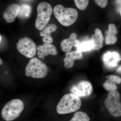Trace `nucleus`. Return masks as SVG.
<instances>
[{
    "instance_id": "19",
    "label": "nucleus",
    "mask_w": 121,
    "mask_h": 121,
    "mask_svg": "<svg viewBox=\"0 0 121 121\" xmlns=\"http://www.w3.org/2000/svg\"><path fill=\"white\" fill-rule=\"evenodd\" d=\"M90 118L86 113L78 111L74 114L73 117L69 121H90Z\"/></svg>"
},
{
    "instance_id": "17",
    "label": "nucleus",
    "mask_w": 121,
    "mask_h": 121,
    "mask_svg": "<svg viewBox=\"0 0 121 121\" xmlns=\"http://www.w3.org/2000/svg\"><path fill=\"white\" fill-rule=\"evenodd\" d=\"M31 12V8L29 5L24 4L20 6V11L17 16L20 19H27L30 16Z\"/></svg>"
},
{
    "instance_id": "8",
    "label": "nucleus",
    "mask_w": 121,
    "mask_h": 121,
    "mask_svg": "<svg viewBox=\"0 0 121 121\" xmlns=\"http://www.w3.org/2000/svg\"><path fill=\"white\" fill-rule=\"evenodd\" d=\"M93 91L91 83L86 80H82L74 84L71 87L70 92L79 97H86L91 95Z\"/></svg>"
},
{
    "instance_id": "23",
    "label": "nucleus",
    "mask_w": 121,
    "mask_h": 121,
    "mask_svg": "<svg viewBox=\"0 0 121 121\" xmlns=\"http://www.w3.org/2000/svg\"><path fill=\"white\" fill-rule=\"evenodd\" d=\"M98 6L102 8H104L107 6L108 0H94Z\"/></svg>"
},
{
    "instance_id": "6",
    "label": "nucleus",
    "mask_w": 121,
    "mask_h": 121,
    "mask_svg": "<svg viewBox=\"0 0 121 121\" xmlns=\"http://www.w3.org/2000/svg\"><path fill=\"white\" fill-rule=\"evenodd\" d=\"M120 95L117 91H111L104 101L105 107L111 114L115 117L121 116Z\"/></svg>"
},
{
    "instance_id": "26",
    "label": "nucleus",
    "mask_w": 121,
    "mask_h": 121,
    "mask_svg": "<svg viewBox=\"0 0 121 121\" xmlns=\"http://www.w3.org/2000/svg\"><path fill=\"white\" fill-rule=\"evenodd\" d=\"M0 42H1V35H0Z\"/></svg>"
},
{
    "instance_id": "4",
    "label": "nucleus",
    "mask_w": 121,
    "mask_h": 121,
    "mask_svg": "<svg viewBox=\"0 0 121 121\" xmlns=\"http://www.w3.org/2000/svg\"><path fill=\"white\" fill-rule=\"evenodd\" d=\"M48 69L46 64L37 58H32L26 67V76L34 78H43L47 75Z\"/></svg>"
},
{
    "instance_id": "27",
    "label": "nucleus",
    "mask_w": 121,
    "mask_h": 121,
    "mask_svg": "<svg viewBox=\"0 0 121 121\" xmlns=\"http://www.w3.org/2000/svg\"><path fill=\"white\" fill-rule=\"evenodd\" d=\"M120 15H121V11H120Z\"/></svg>"
},
{
    "instance_id": "25",
    "label": "nucleus",
    "mask_w": 121,
    "mask_h": 121,
    "mask_svg": "<svg viewBox=\"0 0 121 121\" xmlns=\"http://www.w3.org/2000/svg\"><path fill=\"white\" fill-rule=\"evenodd\" d=\"M2 60L0 58V65H2Z\"/></svg>"
},
{
    "instance_id": "15",
    "label": "nucleus",
    "mask_w": 121,
    "mask_h": 121,
    "mask_svg": "<svg viewBox=\"0 0 121 121\" xmlns=\"http://www.w3.org/2000/svg\"><path fill=\"white\" fill-rule=\"evenodd\" d=\"M108 28L105 32V43L107 45H113L117 42L116 35L117 34V29L114 24L112 23L109 24Z\"/></svg>"
},
{
    "instance_id": "10",
    "label": "nucleus",
    "mask_w": 121,
    "mask_h": 121,
    "mask_svg": "<svg viewBox=\"0 0 121 121\" xmlns=\"http://www.w3.org/2000/svg\"><path fill=\"white\" fill-rule=\"evenodd\" d=\"M37 55L40 59L44 60V57L49 55H56L58 52L56 48L50 43H44L43 45H39L37 48Z\"/></svg>"
},
{
    "instance_id": "18",
    "label": "nucleus",
    "mask_w": 121,
    "mask_h": 121,
    "mask_svg": "<svg viewBox=\"0 0 121 121\" xmlns=\"http://www.w3.org/2000/svg\"><path fill=\"white\" fill-rule=\"evenodd\" d=\"M94 44L90 39L89 41H84L81 43L79 46L77 47V50L79 52H86L93 50Z\"/></svg>"
},
{
    "instance_id": "14",
    "label": "nucleus",
    "mask_w": 121,
    "mask_h": 121,
    "mask_svg": "<svg viewBox=\"0 0 121 121\" xmlns=\"http://www.w3.org/2000/svg\"><path fill=\"white\" fill-rule=\"evenodd\" d=\"M57 26L54 24H50L47 25L45 27L41 30L40 35L43 37L42 40L45 43H51L53 42V39L52 37V33L54 32L57 29Z\"/></svg>"
},
{
    "instance_id": "3",
    "label": "nucleus",
    "mask_w": 121,
    "mask_h": 121,
    "mask_svg": "<svg viewBox=\"0 0 121 121\" xmlns=\"http://www.w3.org/2000/svg\"><path fill=\"white\" fill-rule=\"evenodd\" d=\"M23 102L21 99H12L5 104L1 111V116L6 121H12L20 115L24 109Z\"/></svg>"
},
{
    "instance_id": "11",
    "label": "nucleus",
    "mask_w": 121,
    "mask_h": 121,
    "mask_svg": "<svg viewBox=\"0 0 121 121\" xmlns=\"http://www.w3.org/2000/svg\"><path fill=\"white\" fill-rule=\"evenodd\" d=\"M20 9V6L17 4H12L7 7L3 13V17L7 23H12L15 20Z\"/></svg>"
},
{
    "instance_id": "9",
    "label": "nucleus",
    "mask_w": 121,
    "mask_h": 121,
    "mask_svg": "<svg viewBox=\"0 0 121 121\" xmlns=\"http://www.w3.org/2000/svg\"><path fill=\"white\" fill-rule=\"evenodd\" d=\"M77 34L73 33H72L68 39H64L60 43V47L63 51L69 52L71 51L72 47H78L80 43V41L77 39Z\"/></svg>"
},
{
    "instance_id": "12",
    "label": "nucleus",
    "mask_w": 121,
    "mask_h": 121,
    "mask_svg": "<svg viewBox=\"0 0 121 121\" xmlns=\"http://www.w3.org/2000/svg\"><path fill=\"white\" fill-rule=\"evenodd\" d=\"M121 60L119 54L115 52H108L103 56L104 64L107 67L110 68L117 66L118 61Z\"/></svg>"
},
{
    "instance_id": "21",
    "label": "nucleus",
    "mask_w": 121,
    "mask_h": 121,
    "mask_svg": "<svg viewBox=\"0 0 121 121\" xmlns=\"http://www.w3.org/2000/svg\"><path fill=\"white\" fill-rule=\"evenodd\" d=\"M76 7L81 10L86 9L89 3V0H74Z\"/></svg>"
},
{
    "instance_id": "22",
    "label": "nucleus",
    "mask_w": 121,
    "mask_h": 121,
    "mask_svg": "<svg viewBox=\"0 0 121 121\" xmlns=\"http://www.w3.org/2000/svg\"><path fill=\"white\" fill-rule=\"evenodd\" d=\"M106 78L107 79L110 80L115 83L120 84L121 83V78L117 76L111 75L107 76Z\"/></svg>"
},
{
    "instance_id": "16",
    "label": "nucleus",
    "mask_w": 121,
    "mask_h": 121,
    "mask_svg": "<svg viewBox=\"0 0 121 121\" xmlns=\"http://www.w3.org/2000/svg\"><path fill=\"white\" fill-rule=\"evenodd\" d=\"M90 39L94 44L93 50H99L102 48L104 37L101 31L99 28L95 29L94 34L92 35Z\"/></svg>"
},
{
    "instance_id": "7",
    "label": "nucleus",
    "mask_w": 121,
    "mask_h": 121,
    "mask_svg": "<svg viewBox=\"0 0 121 121\" xmlns=\"http://www.w3.org/2000/svg\"><path fill=\"white\" fill-rule=\"evenodd\" d=\"M17 48L21 54L28 58H32L36 54V45L29 37H24L20 39L17 43Z\"/></svg>"
},
{
    "instance_id": "1",
    "label": "nucleus",
    "mask_w": 121,
    "mask_h": 121,
    "mask_svg": "<svg viewBox=\"0 0 121 121\" xmlns=\"http://www.w3.org/2000/svg\"><path fill=\"white\" fill-rule=\"evenodd\" d=\"M81 104L79 97L72 93L67 94L63 96L57 105L56 111L60 114L74 112L80 109Z\"/></svg>"
},
{
    "instance_id": "13",
    "label": "nucleus",
    "mask_w": 121,
    "mask_h": 121,
    "mask_svg": "<svg viewBox=\"0 0 121 121\" xmlns=\"http://www.w3.org/2000/svg\"><path fill=\"white\" fill-rule=\"evenodd\" d=\"M82 56V52H79L77 50L67 52L65 54V58L64 59L65 62L64 66L67 69L72 67L73 66L74 61L80 59Z\"/></svg>"
},
{
    "instance_id": "2",
    "label": "nucleus",
    "mask_w": 121,
    "mask_h": 121,
    "mask_svg": "<svg viewBox=\"0 0 121 121\" xmlns=\"http://www.w3.org/2000/svg\"><path fill=\"white\" fill-rule=\"evenodd\" d=\"M53 13L58 21L65 26H70L73 24L78 17V12L75 9L65 8L60 4L55 6Z\"/></svg>"
},
{
    "instance_id": "5",
    "label": "nucleus",
    "mask_w": 121,
    "mask_h": 121,
    "mask_svg": "<svg viewBox=\"0 0 121 121\" xmlns=\"http://www.w3.org/2000/svg\"><path fill=\"white\" fill-rule=\"evenodd\" d=\"M37 17L35 27L37 30H41L47 26L50 20L52 9L51 5L45 2H40L37 9Z\"/></svg>"
},
{
    "instance_id": "24",
    "label": "nucleus",
    "mask_w": 121,
    "mask_h": 121,
    "mask_svg": "<svg viewBox=\"0 0 121 121\" xmlns=\"http://www.w3.org/2000/svg\"><path fill=\"white\" fill-rule=\"evenodd\" d=\"M117 71L118 73H121V65L119 66L117 69Z\"/></svg>"
},
{
    "instance_id": "20",
    "label": "nucleus",
    "mask_w": 121,
    "mask_h": 121,
    "mask_svg": "<svg viewBox=\"0 0 121 121\" xmlns=\"http://www.w3.org/2000/svg\"><path fill=\"white\" fill-rule=\"evenodd\" d=\"M103 87L106 90L110 92L116 91L117 89V86L115 83L108 79L103 83Z\"/></svg>"
}]
</instances>
